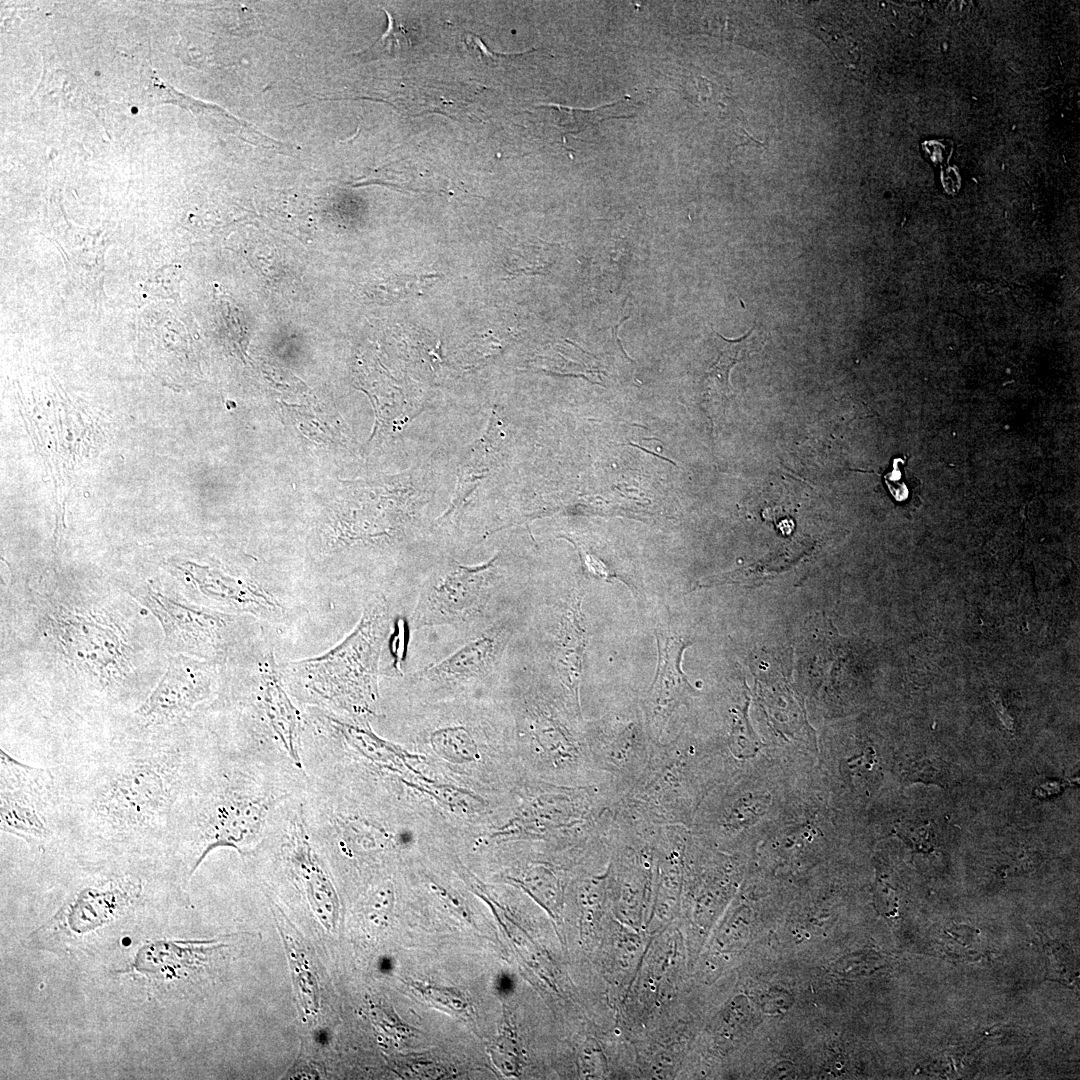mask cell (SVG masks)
<instances>
[{
    "label": "cell",
    "mask_w": 1080,
    "mask_h": 1080,
    "mask_svg": "<svg viewBox=\"0 0 1080 1080\" xmlns=\"http://www.w3.org/2000/svg\"><path fill=\"white\" fill-rule=\"evenodd\" d=\"M205 742L182 727L148 734L125 730L55 767L65 800L66 843L105 860L171 853Z\"/></svg>",
    "instance_id": "obj_1"
},
{
    "label": "cell",
    "mask_w": 1080,
    "mask_h": 1080,
    "mask_svg": "<svg viewBox=\"0 0 1080 1080\" xmlns=\"http://www.w3.org/2000/svg\"><path fill=\"white\" fill-rule=\"evenodd\" d=\"M274 758L244 756L207 742L178 814L172 846V852L188 857L189 876L217 848L244 854L301 790L297 785L304 772L292 762L279 763L288 758L268 763Z\"/></svg>",
    "instance_id": "obj_2"
},
{
    "label": "cell",
    "mask_w": 1080,
    "mask_h": 1080,
    "mask_svg": "<svg viewBox=\"0 0 1080 1080\" xmlns=\"http://www.w3.org/2000/svg\"><path fill=\"white\" fill-rule=\"evenodd\" d=\"M391 626L387 597L368 594L358 624L341 643L321 656L288 665L289 685L307 702L355 716L373 714L381 653Z\"/></svg>",
    "instance_id": "obj_3"
},
{
    "label": "cell",
    "mask_w": 1080,
    "mask_h": 1080,
    "mask_svg": "<svg viewBox=\"0 0 1080 1080\" xmlns=\"http://www.w3.org/2000/svg\"><path fill=\"white\" fill-rule=\"evenodd\" d=\"M500 559L497 552L476 565L452 562L415 583L411 627L448 626L463 639L513 611L507 599L511 583Z\"/></svg>",
    "instance_id": "obj_4"
},
{
    "label": "cell",
    "mask_w": 1080,
    "mask_h": 1080,
    "mask_svg": "<svg viewBox=\"0 0 1080 1080\" xmlns=\"http://www.w3.org/2000/svg\"><path fill=\"white\" fill-rule=\"evenodd\" d=\"M531 682L520 683L505 668L498 682L509 689L518 728L532 757L547 773H553L566 785H587L610 779L592 762L582 733L574 721H582L581 712L563 692L558 697L540 690Z\"/></svg>",
    "instance_id": "obj_5"
},
{
    "label": "cell",
    "mask_w": 1080,
    "mask_h": 1080,
    "mask_svg": "<svg viewBox=\"0 0 1080 1080\" xmlns=\"http://www.w3.org/2000/svg\"><path fill=\"white\" fill-rule=\"evenodd\" d=\"M520 626L515 610L484 629L463 638L447 656L407 675L404 685L422 703L491 691Z\"/></svg>",
    "instance_id": "obj_6"
},
{
    "label": "cell",
    "mask_w": 1080,
    "mask_h": 1080,
    "mask_svg": "<svg viewBox=\"0 0 1080 1080\" xmlns=\"http://www.w3.org/2000/svg\"><path fill=\"white\" fill-rule=\"evenodd\" d=\"M66 809L56 768L35 767L0 750V829L44 851L66 842Z\"/></svg>",
    "instance_id": "obj_7"
},
{
    "label": "cell",
    "mask_w": 1080,
    "mask_h": 1080,
    "mask_svg": "<svg viewBox=\"0 0 1080 1080\" xmlns=\"http://www.w3.org/2000/svg\"><path fill=\"white\" fill-rule=\"evenodd\" d=\"M216 691L212 663L183 654L174 656L156 687L134 711L126 730L147 734L182 727Z\"/></svg>",
    "instance_id": "obj_8"
},
{
    "label": "cell",
    "mask_w": 1080,
    "mask_h": 1080,
    "mask_svg": "<svg viewBox=\"0 0 1080 1080\" xmlns=\"http://www.w3.org/2000/svg\"><path fill=\"white\" fill-rule=\"evenodd\" d=\"M584 733L597 770L615 781L625 794L642 774L651 756L653 743L645 721L616 717L591 725Z\"/></svg>",
    "instance_id": "obj_9"
},
{
    "label": "cell",
    "mask_w": 1080,
    "mask_h": 1080,
    "mask_svg": "<svg viewBox=\"0 0 1080 1080\" xmlns=\"http://www.w3.org/2000/svg\"><path fill=\"white\" fill-rule=\"evenodd\" d=\"M133 595L158 618L173 651L202 658L220 654L225 627L220 615L178 603L149 586L136 589Z\"/></svg>",
    "instance_id": "obj_10"
},
{
    "label": "cell",
    "mask_w": 1080,
    "mask_h": 1080,
    "mask_svg": "<svg viewBox=\"0 0 1080 1080\" xmlns=\"http://www.w3.org/2000/svg\"><path fill=\"white\" fill-rule=\"evenodd\" d=\"M658 667L654 680L641 701L646 728L653 744L664 743L674 711L693 692L681 670V658L689 645L681 636L666 630L655 632Z\"/></svg>",
    "instance_id": "obj_11"
},
{
    "label": "cell",
    "mask_w": 1080,
    "mask_h": 1080,
    "mask_svg": "<svg viewBox=\"0 0 1080 1080\" xmlns=\"http://www.w3.org/2000/svg\"><path fill=\"white\" fill-rule=\"evenodd\" d=\"M253 700L270 740L302 769L301 717L285 691L273 659L261 663Z\"/></svg>",
    "instance_id": "obj_12"
},
{
    "label": "cell",
    "mask_w": 1080,
    "mask_h": 1080,
    "mask_svg": "<svg viewBox=\"0 0 1080 1080\" xmlns=\"http://www.w3.org/2000/svg\"><path fill=\"white\" fill-rule=\"evenodd\" d=\"M568 601L558 603L557 616L546 642L547 659L554 673L574 706L581 711L579 688L582 679V662L586 642L581 612L582 595L577 591Z\"/></svg>",
    "instance_id": "obj_13"
},
{
    "label": "cell",
    "mask_w": 1080,
    "mask_h": 1080,
    "mask_svg": "<svg viewBox=\"0 0 1080 1080\" xmlns=\"http://www.w3.org/2000/svg\"><path fill=\"white\" fill-rule=\"evenodd\" d=\"M177 567L199 593L227 607L256 615L272 613L279 607L271 594L250 579L193 563Z\"/></svg>",
    "instance_id": "obj_14"
},
{
    "label": "cell",
    "mask_w": 1080,
    "mask_h": 1080,
    "mask_svg": "<svg viewBox=\"0 0 1080 1080\" xmlns=\"http://www.w3.org/2000/svg\"><path fill=\"white\" fill-rule=\"evenodd\" d=\"M154 945L167 955L165 958L158 956L155 964L160 962H164V964L158 965L151 971L157 970L161 974L170 976H178L181 975L180 971L186 972L206 964L222 947V944L216 945L213 941L157 942ZM155 964L141 970L145 971Z\"/></svg>",
    "instance_id": "obj_15"
},
{
    "label": "cell",
    "mask_w": 1080,
    "mask_h": 1080,
    "mask_svg": "<svg viewBox=\"0 0 1080 1080\" xmlns=\"http://www.w3.org/2000/svg\"><path fill=\"white\" fill-rule=\"evenodd\" d=\"M754 328H752L747 335L739 340H726L727 345L721 351L717 362L708 372V377L712 379L714 386L718 388L719 392L723 395H729L731 391V385L729 383V374L734 364L739 361V358L743 351L746 350Z\"/></svg>",
    "instance_id": "obj_16"
},
{
    "label": "cell",
    "mask_w": 1080,
    "mask_h": 1080,
    "mask_svg": "<svg viewBox=\"0 0 1080 1080\" xmlns=\"http://www.w3.org/2000/svg\"><path fill=\"white\" fill-rule=\"evenodd\" d=\"M1066 784L1067 783L1061 784L1059 782H1054L1053 781V782L1047 783L1045 785H1042L1040 788H1038L1036 790V793H1037L1038 796L1045 797L1047 795H1050L1051 793H1058L1059 791H1061L1062 787L1065 786Z\"/></svg>",
    "instance_id": "obj_17"
}]
</instances>
